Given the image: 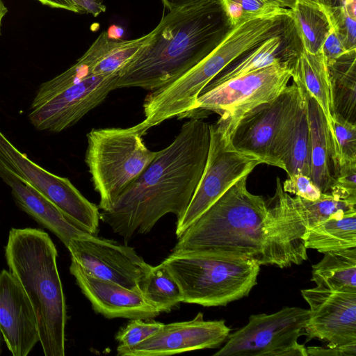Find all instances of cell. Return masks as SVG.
I'll return each mask as SVG.
<instances>
[{
  "mask_svg": "<svg viewBox=\"0 0 356 356\" xmlns=\"http://www.w3.org/2000/svg\"><path fill=\"white\" fill-rule=\"evenodd\" d=\"M231 29L218 0L170 10L118 72L116 89H158L210 54Z\"/></svg>",
  "mask_w": 356,
  "mask_h": 356,
  "instance_id": "obj_3",
  "label": "cell"
},
{
  "mask_svg": "<svg viewBox=\"0 0 356 356\" xmlns=\"http://www.w3.org/2000/svg\"><path fill=\"white\" fill-rule=\"evenodd\" d=\"M302 47L309 53L321 51L332 26L318 1L298 0L289 15Z\"/></svg>",
  "mask_w": 356,
  "mask_h": 356,
  "instance_id": "obj_24",
  "label": "cell"
},
{
  "mask_svg": "<svg viewBox=\"0 0 356 356\" xmlns=\"http://www.w3.org/2000/svg\"><path fill=\"white\" fill-rule=\"evenodd\" d=\"M300 97L293 82L273 100L247 113L231 136L233 147L285 170Z\"/></svg>",
  "mask_w": 356,
  "mask_h": 356,
  "instance_id": "obj_7",
  "label": "cell"
},
{
  "mask_svg": "<svg viewBox=\"0 0 356 356\" xmlns=\"http://www.w3.org/2000/svg\"><path fill=\"white\" fill-rule=\"evenodd\" d=\"M291 78L289 60L235 76L198 96L188 118H200L207 112L219 115L218 120L230 137L239 121L250 111L277 97Z\"/></svg>",
  "mask_w": 356,
  "mask_h": 356,
  "instance_id": "obj_8",
  "label": "cell"
},
{
  "mask_svg": "<svg viewBox=\"0 0 356 356\" xmlns=\"http://www.w3.org/2000/svg\"><path fill=\"white\" fill-rule=\"evenodd\" d=\"M210 142L200 180L182 218L177 221L179 237L232 186L248 175L261 162L236 150L223 125L209 124Z\"/></svg>",
  "mask_w": 356,
  "mask_h": 356,
  "instance_id": "obj_10",
  "label": "cell"
},
{
  "mask_svg": "<svg viewBox=\"0 0 356 356\" xmlns=\"http://www.w3.org/2000/svg\"><path fill=\"white\" fill-rule=\"evenodd\" d=\"M305 95L311 140L310 178L321 193H329L334 179L333 143L323 111L314 99Z\"/></svg>",
  "mask_w": 356,
  "mask_h": 356,
  "instance_id": "obj_21",
  "label": "cell"
},
{
  "mask_svg": "<svg viewBox=\"0 0 356 356\" xmlns=\"http://www.w3.org/2000/svg\"><path fill=\"white\" fill-rule=\"evenodd\" d=\"M282 185L285 192L309 201L318 200L322 193L309 176L300 173L289 176Z\"/></svg>",
  "mask_w": 356,
  "mask_h": 356,
  "instance_id": "obj_35",
  "label": "cell"
},
{
  "mask_svg": "<svg viewBox=\"0 0 356 356\" xmlns=\"http://www.w3.org/2000/svg\"><path fill=\"white\" fill-rule=\"evenodd\" d=\"M309 309L284 307L270 314L250 316L248 323L229 334L214 356H308L298 342L305 334Z\"/></svg>",
  "mask_w": 356,
  "mask_h": 356,
  "instance_id": "obj_9",
  "label": "cell"
},
{
  "mask_svg": "<svg viewBox=\"0 0 356 356\" xmlns=\"http://www.w3.org/2000/svg\"><path fill=\"white\" fill-rule=\"evenodd\" d=\"M8 9L2 0H0V35L1 32L2 20L4 16L6 15Z\"/></svg>",
  "mask_w": 356,
  "mask_h": 356,
  "instance_id": "obj_42",
  "label": "cell"
},
{
  "mask_svg": "<svg viewBox=\"0 0 356 356\" xmlns=\"http://www.w3.org/2000/svg\"><path fill=\"white\" fill-rule=\"evenodd\" d=\"M0 177L11 188L18 207L54 234L66 247L72 239L90 234L70 220L51 201L20 181L1 164Z\"/></svg>",
  "mask_w": 356,
  "mask_h": 356,
  "instance_id": "obj_18",
  "label": "cell"
},
{
  "mask_svg": "<svg viewBox=\"0 0 356 356\" xmlns=\"http://www.w3.org/2000/svg\"><path fill=\"white\" fill-rule=\"evenodd\" d=\"M43 5L54 8L64 9L73 13H81L72 0H37Z\"/></svg>",
  "mask_w": 356,
  "mask_h": 356,
  "instance_id": "obj_39",
  "label": "cell"
},
{
  "mask_svg": "<svg viewBox=\"0 0 356 356\" xmlns=\"http://www.w3.org/2000/svg\"><path fill=\"white\" fill-rule=\"evenodd\" d=\"M308 355L313 356H356V343L337 347H306Z\"/></svg>",
  "mask_w": 356,
  "mask_h": 356,
  "instance_id": "obj_37",
  "label": "cell"
},
{
  "mask_svg": "<svg viewBox=\"0 0 356 356\" xmlns=\"http://www.w3.org/2000/svg\"><path fill=\"white\" fill-rule=\"evenodd\" d=\"M71 261L94 277L126 288L140 290L152 266L127 244L88 234L72 239L67 246Z\"/></svg>",
  "mask_w": 356,
  "mask_h": 356,
  "instance_id": "obj_12",
  "label": "cell"
},
{
  "mask_svg": "<svg viewBox=\"0 0 356 356\" xmlns=\"http://www.w3.org/2000/svg\"><path fill=\"white\" fill-rule=\"evenodd\" d=\"M289 63L293 82L306 95L314 99L323 111L333 143L334 111L328 69L322 51L311 54L302 47L289 60Z\"/></svg>",
  "mask_w": 356,
  "mask_h": 356,
  "instance_id": "obj_19",
  "label": "cell"
},
{
  "mask_svg": "<svg viewBox=\"0 0 356 356\" xmlns=\"http://www.w3.org/2000/svg\"><path fill=\"white\" fill-rule=\"evenodd\" d=\"M232 28L250 19L272 15H289L290 9L272 0H218Z\"/></svg>",
  "mask_w": 356,
  "mask_h": 356,
  "instance_id": "obj_30",
  "label": "cell"
},
{
  "mask_svg": "<svg viewBox=\"0 0 356 356\" xmlns=\"http://www.w3.org/2000/svg\"><path fill=\"white\" fill-rule=\"evenodd\" d=\"M151 32L132 40H113L107 52L95 66L93 75H113L127 64L146 43Z\"/></svg>",
  "mask_w": 356,
  "mask_h": 356,
  "instance_id": "obj_31",
  "label": "cell"
},
{
  "mask_svg": "<svg viewBox=\"0 0 356 356\" xmlns=\"http://www.w3.org/2000/svg\"><path fill=\"white\" fill-rule=\"evenodd\" d=\"M80 9L81 13H86L93 17H97L106 11V6L100 0H72Z\"/></svg>",
  "mask_w": 356,
  "mask_h": 356,
  "instance_id": "obj_38",
  "label": "cell"
},
{
  "mask_svg": "<svg viewBox=\"0 0 356 356\" xmlns=\"http://www.w3.org/2000/svg\"><path fill=\"white\" fill-rule=\"evenodd\" d=\"M329 194L356 202V162L338 166Z\"/></svg>",
  "mask_w": 356,
  "mask_h": 356,
  "instance_id": "obj_34",
  "label": "cell"
},
{
  "mask_svg": "<svg viewBox=\"0 0 356 356\" xmlns=\"http://www.w3.org/2000/svg\"><path fill=\"white\" fill-rule=\"evenodd\" d=\"M300 91L296 125L284 170L288 177L298 173L310 177L311 140L307 99L305 94L300 89Z\"/></svg>",
  "mask_w": 356,
  "mask_h": 356,
  "instance_id": "obj_27",
  "label": "cell"
},
{
  "mask_svg": "<svg viewBox=\"0 0 356 356\" xmlns=\"http://www.w3.org/2000/svg\"><path fill=\"white\" fill-rule=\"evenodd\" d=\"M322 53L326 64H329L348 51L341 38L332 28L322 47Z\"/></svg>",
  "mask_w": 356,
  "mask_h": 356,
  "instance_id": "obj_36",
  "label": "cell"
},
{
  "mask_svg": "<svg viewBox=\"0 0 356 356\" xmlns=\"http://www.w3.org/2000/svg\"><path fill=\"white\" fill-rule=\"evenodd\" d=\"M230 329L223 320L205 321L202 312L194 318L163 324L154 334L131 347L118 346L120 356H164L219 347Z\"/></svg>",
  "mask_w": 356,
  "mask_h": 356,
  "instance_id": "obj_14",
  "label": "cell"
},
{
  "mask_svg": "<svg viewBox=\"0 0 356 356\" xmlns=\"http://www.w3.org/2000/svg\"><path fill=\"white\" fill-rule=\"evenodd\" d=\"M300 292L309 306L308 339L327 342V347L356 343V292L317 286Z\"/></svg>",
  "mask_w": 356,
  "mask_h": 356,
  "instance_id": "obj_15",
  "label": "cell"
},
{
  "mask_svg": "<svg viewBox=\"0 0 356 356\" xmlns=\"http://www.w3.org/2000/svg\"><path fill=\"white\" fill-rule=\"evenodd\" d=\"M348 50L356 49V0H318Z\"/></svg>",
  "mask_w": 356,
  "mask_h": 356,
  "instance_id": "obj_29",
  "label": "cell"
},
{
  "mask_svg": "<svg viewBox=\"0 0 356 356\" xmlns=\"http://www.w3.org/2000/svg\"><path fill=\"white\" fill-rule=\"evenodd\" d=\"M0 331L13 356H26L39 341L35 314L14 275L0 272Z\"/></svg>",
  "mask_w": 356,
  "mask_h": 356,
  "instance_id": "obj_16",
  "label": "cell"
},
{
  "mask_svg": "<svg viewBox=\"0 0 356 356\" xmlns=\"http://www.w3.org/2000/svg\"><path fill=\"white\" fill-rule=\"evenodd\" d=\"M0 164L22 183L54 204L90 234L99 232V207L88 200L68 178L40 167L17 149L0 131Z\"/></svg>",
  "mask_w": 356,
  "mask_h": 356,
  "instance_id": "obj_11",
  "label": "cell"
},
{
  "mask_svg": "<svg viewBox=\"0 0 356 356\" xmlns=\"http://www.w3.org/2000/svg\"><path fill=\"white\" fill-rule=\"evenodd\" d=\"M2 334H1V332L0 331V355L1 354V344H2Z\"/></svg>",
  "mask_w": 356,
  "mask_h": 356,
  "instance_id": "obj_43",
  "label": "cell"
},
{
  "mask_svg": "<svg viewBox=\"0 0 356 356\" xmlns=\"http://www.w3.org/2000/svg\"><path fill=\"white\" fill-rule=\"evenodd\" d=\"M323 254L312 266L311 280L321 289L356 292V248Z\"/></svg>",
  "mask_w": 356,
  "mask_h": 356,
  "instance_id": "obj_22",
  "label": "cell"
},
{
  "mask_svg": "<svg viewBox=\"0 0 356 356\" xmlns=\"http://www.w3.org/2000/svg\"><path fill=\"white\" fill-rule=\"evenodd\" d=\"M146 133L140 123L127 128L92 129L88 133L85 162L100 197L99 209L110 208L156 156L157 152L144 143Z\"/></svg>",
  "mask_w": 356,
  "mask_h": 356,
  "instance_id": "obj_6",
  "label": "cell"
},
{
  "mask_svg": "<svg viewBox=\"0 0 356 356\" xmlns=\"http://www.w3.org/2000/svg\"><path fill=\"white\" fill-rule=\"evenodd\" d=\"M332 125L335 170L339 165L356 162V124L334 113Z\"/></svg>",
  "mask_w": 356,
  "mask_h": 356,
  "instance_id": "obj_32",
  "label": "cell"
},
{
  "mask_svg": "<svg viewBox=\"0 0 356 356\" xmlns=\"http://www.w3.org/2000/svg\"><path fill=\"white\" fill-rule=\"evenodd\" d=\"M248 176L232 186L179 237L173 251L225 252L280 268L307 259L304 215L297 197L276 178L273 197L251 193Z\"/></svg>",
  "mask_w": 356,
  "mask_h": 356,
  "instance_id": "obj_1",
  "label": "cell"
},
{
  "mask_svg": "<svg viewBox=\"0 0 356 356\" xmlns=\"http://www.w3.org/2000/svg\"><path fill=\"white\" fill-rule=\"evenodd\" d=\"M307 249L321 253L356 248V212L341 218H330L306 229Z\"/></svg>",
  "mask_w": 356,
  "mask_h": 356,
  "instance_id": "obj_25",
  "label": "cell"
},
{
  "mask_svg": "<svg viewBox=\"0 0 356 356\" xmlns=\"http://www.w3.org/2000/svg\"><path fill=\"white\" fill-rule=\"evenodd\" d=\"M70 271L93 309L107 318L152 319L160 312L139 290L90 275L71 261Z\"/></svg>",
  "mask_w": 356,
  "mask_h": 356,
  "instance_id": "obj_17",
  "label": "cell"
},
{
  "mask_svg": "<svg viewBox=\"0 0 356 356\" xmlns=\"http://www.w3.org/2000/svg\"><path fill=\"white\" fill-rule=\"evenodd\" d=\"M118 73L90 75L30 107L29 119L40 131L57 133L79 122L116 89Z\"/></svg>",
  "mask_w": 356,
  "mask_h": 356,
  "instance_id": "obj_13",
  "label": "cell"
},
{
  "mask_svg": "<svg viewBox=\"0 0 356 356\" xmlns=\"http://www.w3.org/2000/svg\"><path fill=\"white\" fill-rule=\"evenodd\" d=\"M277 3H278L280 6L284 8L291 9L294 6L295 3L298 0H272ZM314 1H318V0H312Z\"/></svg>",
  "mask_w": 356,
  "mask_h": 356,
  "instance_id": "obj_41",
  "label": "cell"
},
{
  "mask_svg": "<svg viewBox=\"0 0 356 356\" xmlns=\"http://www.w3.org/2000/svg\"><path fill=\"white\" fill-rule=\"evenodd\" d=\"M212 0H161L165 8L169 11L190 5L210 1Z\"/></svg>",
  "mask_w": 356,
  "mask_h": 356,
  "instance_id": "obj_40",
  "label": "cell"
},
{
  "mask_svg": "<svg viewBox=\"0 0 356 356\" xmlns=\"http://www.w3.org/2000/svg\"><path fill=\"white\" fill-rule=\"evenodd\" d=\"M178 283L184 303L226 306L249 295L260 265L245 257L208 251H172L163 261Z\"/></svg>",
  "mask_w": 356,
  "mask_h": 356,
  "instance_id": "obj_5",
  "label": "cell"
},
{
  "mask_svg": "<svg viewBox=\"0 0 356 356\" xmlns=\"http://www.w3.org/2000/svg\"><path fill=\"white\" fill-rule=\"evenodd\" d=\"M296 34L293 24L284 33L269 38L230 63L203 89L213 88L228 79L275 63L289 60L302 47H295L290 39Z\"/></svg>",
  "mask_w": 356,
  "mask_h": 356,
  "instance_id": "obj_20",
  "label": "cell"
},
{
  "mask_svg": "<svg viewBox=\"0 0 356 356\" xmlns=\"http://www.w3.org/2000/svg\"><path fill=\"white\" fill-rule=\"evenodd\" d=\"M140 290L160 313L170 312L183 300L178 283L163 262L152 266L140 283Z\"/></svg>",
  "mask_w": 356,
  "mask_h": 356,
  "instance_id": "obj_26",
  "label": "cell"
},
{
  "mask_svg": "<svg viewBox=\"0 0 356 356\" xmlns=\"http://www.w3.org/2000/svg\"><path fill=\"white\" fill-rule=\"evenodd\" d=\"M163 324L152 319H131L124 327L116 333L115 338L119 343L118 346L131 347L154 334Z\"/></svg>",
  "mask_w": 356,
  "mask_h": 356,
  "instance_id": "obj_33",
  "label": "cell"
},
{
  "mask_svg": "<svg viewBox=\"0 0 356 356\" xmlns=\"http://www.w3.org/2000/svg\"><path fill=\"white\" fill-rule=\"evenodd\" d=\"M5 255L33 308L44 355L64 356L67 310L53 241L42 229L12 228Z\"/></svg>",
  "mask_w": 356,
  "mask_h": 356,
  "instance_id": "obj_4",
  "label": "cell"
},
{
  "mask_svg": "<svg viewBox=\"0 0 356 356\" xmlns=\"http://www.w3.org/2000/svg\"><path fill=\"white\" fill-rule=\"evenodd\" d=\"M334 113L356 124V49L327 64Z\"/></svg>",
  "mask_w": 356,
  "mask_h": 356,
  "instance_id": "obj_23",
  "label": "cell"
},
{
  "mask_svg": "<svg viewBox=\"0 0 356 356\" xmlns=\"http://www.w3.org/2000/svg\"><path fill=\"white\" fill-rule=\"evenodd\" d=\"M210 142L209 124L190 118L143 173L100 212V220L129 243L149 233L165 215L184 216L200 180Z\"/></svg>",
  "mask_w": 356,
  "mask_h": 356,
  "instance_id": "obj_2",
  "label": "cell"
},
{
  "mask_svg": "<svg viewBox=\"0 0 356 356\" xmlns=\"http://www.w3.org/2000/svg\"><path fill=\"white\" fill-rule=\"evenodd\" d=\"M301 204L306 229L330 218L339 219L356 212V202L321 193L315 201L296 196Z\"/></svg>",
  "mask_w": 356,
  "mask_h": 356,
  "instance_id": "obj_28",
  "label": "cell"
}]
</instances>
